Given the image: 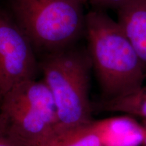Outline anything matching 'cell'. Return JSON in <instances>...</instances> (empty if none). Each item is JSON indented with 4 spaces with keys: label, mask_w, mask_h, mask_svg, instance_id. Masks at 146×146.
I'll return each mask as SVG.
<instances>
[{
    "label": "cell",
    "mask_w": 146,
    "mask_h": 146,
    "mask_svg": "<svg viewBox=\"0 0 146 146\" xmlns=\"http://www.w3.org/2000/svg\"><path fill=\"white\" fill-rule=\"evenodd\" d=\"M117 22L146 70V0H129L118 9Z\"/></svg>",
    "instance_id": "obj_6"
},
{
    "label": "cell",
    "mask_w": 146,
    "mask_h": 146,
    "mask_svg": "<svg viewBox=\"0 0 146 146\" xmlns=\"http://www.w3.org/2000/svg\"><path fill=\"white\" fill-rule=\"evenodd\" d=\"M99 109L139 116L146 120V86L128 96L103 100Z\"/></svg>",
    "instance_id": "obj_8"
},
{
    "label": "cell",
    "mask_w": 146,
    "mask_h": 146,
    "mask_svg": "<svg viewBox=\"0 0 146 146\" xmlns=\"http://www.w3.org/2000/svg\"><path fill=\"white\" fill-rule=\"evenodd\" d=\"M39 64L56 107L58 124L54 131L92 123L89 100L92 64L88 52L72 46L45 54Z\"/></svg>",
    "instance_id": "obj_2"
},
{
    "label": "cell",
    "mask_w": 146,
    "mask_h": 146,
    "mask_svg": "<svg viewBox=\"0 0 146 146\" xmlns=\"http://www.w3.org/2000/svg\"><path fill=\"white\" fill-rule=\"evenodd\" d=\"M95 5L104 8L119 9L129 0H90Z\"/></svg>",
    "instance_id": "obj_10"
},
{
    "label": "cell",
    "mask_w": 146,
    "mask_h": 146,
    "mask_svg": "<svg viewBox=\"0 0 146 146\" xmlns=\"http://www.w3.org/2000/svg\"><path fill=\"white\" fill-rule=\"evenodd\" d=\"M142 146H146V120L145 122V127L143 129V136L142 140Z\"/></svg>",
    "instance_id": "obj_11"
},
{
    "label": "cell",
    "mask_w": 146,
    "mask_h": 146,
    "mask_svg": "<svg viewBox=\"0 0 146 146\" xmlns=\"http://www.w3.org/2000/svg\"><path fill=\"white\" fill-rule=\"evenodd\" d=\"M39 69L30 40L10 14L0 10V100L16 85L35 79Z\"/></svg>",
    "instance_id": "obj_5"
},
{
    "label": "cell",
    "mask_w": 146,
    "mask_h": 146,
    "mask_svg": "<svg viewBox=\"0 0 146 146\" xmlns=\"http://www.w3.org/2000/svg\"><path fill=\"white\" fill-rule=\"evenodd\" d=\"M0 146H25L11 132L0 114Z\"/></svg>",
    "instance_id": "obj_9"
},
{
    "label": "cell",
    "mask_w": 146,
    "mask_h": 146,
    "mask_svg": "<svg viewBox=\"0 0 146 146\" xmlns=\"http://www.w3.org/2000/svg\"><path fill=\"white\" fill-rule=\"evenodd\" d=\"M78 1H79L80 2H81L82 3H83L86 2V1H88V0H78ZM89 1H90V0H89Z\"/></svg>",
    "instance_id": "obj_12"
},
{
    "label": "cell",
    "mask_w": 146,
    "mask_h": 146,
    "mask_svg": "<svg viewBox=\"0 0 146 146\" xmlns=\"http://www.w3.org/2000/svg\"><path fill=\"white\" fill-rule=\"evenodd\" d=\"M10 13L35 50L45 54L74 46L85 33L78 0H8Z\"/></svg>",
    "instance_id": "obj_3"
},
{
    "label": "cell",
    "mask_w": 146,
    "mask_h": 146,
    "mask_svg": "<svg viewBox=\"0 0 146 146\" xmlns=\"http://www.w3.org/2000/svg\"><path fill=\"white\" fill-rule=\"evenodd\" d=\"M88 52L104 100L136 92L143 87L145 69L118 22L101 11L85 17Z\"/></svg>",
    "instance_id": "obj_1"
},
{
    "label": "cell",
    "mask_w": 146,
    "mask_h": 146,
    "mask_svg": "<svg viewBox=\"0 0 146 146\" xmlns=\"http://www.w3.org/2000/svg\"><path fill=\"white\" fill-rule=\"evenodd\" d=\"M40 146H106L95 121L89 125L54 131Z\"/></svg>",
    "instance_id": "obj_7"
},
{
    "label": "cell",
    "mask_w": 146,
    "mask_h": 146,
    "mask_svg": "<svg viewBox=\"0 0 146 146\" xmlns=\"http://www.w3.org/2000/svg\"><path fill=\"white\" fill-rule=\"evenodd\" d=\"M0 114L25 146L41 145L58 124L54 98L43 80H28L11 89L0 100Z\"/></svg>",
    "instance_id": "obj_4"
}]
</instances>
